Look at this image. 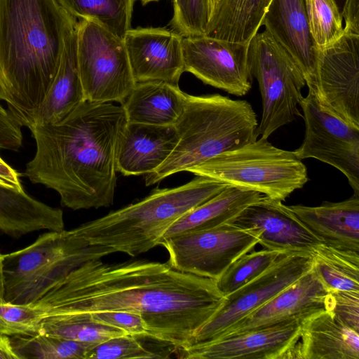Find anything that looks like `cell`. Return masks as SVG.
<instances>
[{"label": "cell", "instance_id": "1", "mask_svg": "<svg viewBox=\"0 0 359 359\" xmlns=\"http://www.w3.org/2000/svg\"><path fill=\"white\" fill-rule=\"evenodd\" d=\"M224 296L217 281L143 260L107 264L90 259L57 281L33 304L45 318L57 314L128 311L140 315L147 338L171 346H190Z\"/></svg>", "mask_w": 359, "mask_h": 359}, {"label": "cell", "instance_id": "2", "mask_svg": "<svg viewBox=\"0 0 359 359\" xmlns=\"http://www.w3.org/2000/svg\"><path fill=\"white\" fill-rule=\"evenodd\" d=\"M127 123L121 105L85 100L58 122L32 125L36 151L25 175L57 191L62 205L73 210L111 206Z\"/></svg>", "mask_w": 359, "mask_h": 359}, {"label": "cell", "instance_id": "3", "mask_svg": "<svg viewBox=\"0 0 359 359\" xmlns=\"http://www.w3.org/2000/svg\"><path fill=\"white\" fill-rule=\"evenodd\" d=\"M77 19L56 0H0V100L28 128Z\"/></svg>", "mask_w": 359, "mask_h": 359}, {"label": "cell", "instance_id": "4", "mask_svg": "<svg viewBox=\"0 0 359 359\" xmlns=\"http://www.w3.org/2000/svg\"><path fill=\"white\" fill-rule=\"evenodd\" d=\"M227 184L196 176L173 188L155 189L143 199L73 229L89 245L135 257L159 245L168 228Z\"/></svg>", "mask_w": 359, "mask_h": 359}, {"label": "cell", "instance_id": "5", "mask_svg": "<svg viewBox=\"0 0 359 359\" xmlns=\"http://www.w3.org/2000/svg\"><path fill=\"white\" fill-rule=\"evenodd\" d=\"M174 126L177 143L167 159L146 175V186L187 172L258 138L257 116L251 104L220 94L188 95L184 111Z\"/></svg>", "mask_w": 359, "mask_h": 359}, {"label": "cell", "instance_id": "6", "mask_svg": "<svg viewBox=\"0 0 359 359\" xmlns=\"http://www.w3.org/2000/svg\"><path fill=\"white\" fill-rule=\"evenodd\" d=\"M114 252L89 245L72 229L44 233L26 248L3 254L4 302L34 303L83 263Z\"/></svg>", "mask_w": 359, "mask_h": 359}, {"label": "cell", "instance_id": "7", "mask_svg": "<svg viewBox=\"0 0 359 359\" xmlns=\"http://www.w3.org/2000/svg\"><path fill=\"white\" fill-rule=\"evenodd\" d=\"M187 172L281 202L309 180L306 167L294 151L276 147L264 137L218 154Z\"/></svg>", "mask_w": 359, "mask_h": 359}, {"label": "cell", "instance_id": "8", "mask_svg": "<svg viewBox=\"0 0 359 359\" xmlns=\"http://www.w3.org/2000/svg\"><path fill=\"white\" fill-rule=\"evenodd\" d=\"M251 74L259 87L262 113L257 136L268 138L301 116L297 108L305 79L287 51L266 30L257 32L249 43Z\"/></svg>", "mask_w": 359, "mask_h": 359}, {"label": "cell", "instance_id": "9", "mask_svg": "<svg viewBox=\"0 0 359 359\" xmlns=\"http://www.w3.org/2000/svg\"><path fill=\"white\" fill-rule=\"evenodd\" d=\"M77 60L86 100L121 104L135 85L123 39L99 22L78 20Z\"/></svg>", "mask_w": 359, "mask_h": 359}, {"label": "cell", "instance_id": "10", "mask_svg": "<svg viewBox=\"0 0 359 359\" xmlns=\"http://www.w3.org/2000/svg\"><path fill=\"white\" fill-rule=\"evenodd\" d=\"M259 244L258 237L232 223L162 239L172 268L217 280L228 267Z\"/></svg>", "mask_w": 359, "mask_h": 359}, {"label": "cell", "instance_id": "11", "mask_svg": "<svg viewBox=\"0 0 359 359\" xmlns=\"http://www.w3.org/2000/svg\"><path fill=\"white\" fill-rule=\"evenodd\" d=\"M311 267V253H283L262 274L225 296L220 307L196 332L189 346L221 337L233 325L294 283Z\"/></svg>", "mask_w": 359, "mask_h": 359}, {"label": "cell", "instance_id": "12", "mask_svg": "<svg viewBox=\"0 0 359 359\" xmlns=\"http://www.w3.org/2000/svg\"><path fill=\"white\" fill-rule=\"evenodd\" d=\"M299 105L305 135L294 151L295 155L301 160L312 158L334 167L347 178L354 194L359 195V128L323 109L311 91Z\"/></svg>", "mask_w": 359, "mask_h": 359}, {"label": "cell", "instance_id": "13", "mask_svg": "<svg viewBox=\"0 0 359 359\" xmlns=\"http://www.w3.org/2000/svg\"><path fill=\"white\" fill-rule=\"evenodd\" d=\"M311 93L323 109L359 128V34L345 32L332 44L316 47Z\"/></svg>", "mask_w": 359, "mask_h": 359}, {"label": "cell", "instance_id": "14", "mask_svg": "<svg viewBox=\"0 0 359 359\" xmlns=\"http://www.w3.org/2000/svg\"><path fill=\"white\" fill-rule=\"evenodd\" d=\"M249 43L233 42L205 35L183 36L184 72L203 83L236 96L251 89Z\"/></svg>", "mask_w": 359, "mask_h": 359}, {"label": "cell", "instance_id": "15", "mask_svg": "<svg viewBox=\"0 0 359 359\" xmlns=\"http://www.w3.org/2000/svg\"><path fill=\"white\" fill-rule=\"evenodd\" d=\"M301 320H292L224 336L177 351L187 359L290 358L301 334Z\"/></svg>", "mask_w": 359, "mask_h": 359}, {"label": "cell", "instance_id": "16", "mask_svg": "<svg viewBox=\"0 0 359 359\" xmlns=\"http://www.w3.org/2000/svg\"><path fill=\"white\" fill-rule=\"evenodd\" d=\"M183 36L172 29L137 27L123 41L135 83L163 81L179 85L184 72Z\"/></svg>", "mask_w": 359, "mask_h": 359}, {"label": "cell", "instance_id": "17", "mask_svg": "<svg viewBox=\"0 0 359 359\" xmlns=\"http://www.w3.org/2000/svg\"><path fill=\"white\" fill-rule=\"evenodd\" d=\"M229 223L255 234L265 249L281 253L312 254L323 244L287 205L265 196Z\"/></svg>", "mask_w": 359, "mask_h": 359}, {"label": "cell", "instance_id": "18", "mask_svg": "<svg viewBox=\"0 0 359 359\" xmlns=\"http://www.w3.org/2000/svg\"><path fill=\"white\" fill-rule=\"evenodd\" d=\"M327 294L328 291L311 269L271 300L233 325L221 337L287 320L303 321L312 314L325 310Z\"/></svg>", "mask_w": 359, "mask_h": 359}, {"label": "cell", "instance_id": "19", "mask_svg": "<svg viewBox=\"0 0 359 359\" xmlns=\"http://www.w3.org/2000/svg\"><path fill=\"white\" fill-rule=\"evenodd\" d=\"M302 71L309 90L315 87L316 46L310 32L304 0H271L262 22Z\"/></svg>", "mask_w": 359, "mask_h": 359}, {"label": "cell", "instance_id": "20", "mask_svg": "<svg viewBox=\"0 0 359 359\" xmlns=\"http://www.w3.org/2000/svg\"><path fill=\"white\" fill-rule=\"evenodd\" d=\"M177 141L174 126L128 122L118 147L117 171L125 176L149 174L167 159Z\"/></svg>", "mask_w": 359, "mask_h": 359}, {"label": "cell", "instance_id": "21", "mask_svg": "<svg viewBox=\"0 0 359 359\" xmlns=\"http://www.w3.org/2000/svg\"><path fill=\"white\" fill-rule=\"evenodd\" d=\"M287 206L323 244L359 253V195L318 206Z\"/></svg>", "mask_w": 359, "mask_h": 359}, {"label": "cell", "instance_id": "22", "mask_svg": "<svg viewBox=\"0 0 359 359\" xmlns=\"http://www.w3.org/2000/svg\"><path fill=\"white\" fill-rule=\"evenodd\" d=\"M290 358L359 359V332L323 310L302 322L300 338Z\"/></svg>", "mask_w": 359, "mask_h": 359}, {"label": "cell", "instance_id": "23", "mask_svg": "<svg viewBox=\"0 0 359 359\" xmlns=\"http://www.w3.org/2000/svg\"><path fill=\"white\" fill-rule=\"evenodd\" d=\"M187 95L179 85L163 81L136 83L121 105L129 123L175 126L184 111Z\"/></svg>", "mask_w": 359, "mask_h": 359}, {"label": "cell", "instance_id": "24", "mask_svg": "<svg viewBox=\"0 0 359 359\" xmlns=\"http://www.w3.org/2000/svg\"><path fill=\"white\" fill-rule=\"evenodd\" d=\"M85 100L77 60L76 25L65 36L57 71L32 125L58 122Z\"/></svg>", "mask_w": 359, "mask_h": 359}, {"label": "cell", "instance_id": "25", "mask_svg": "<svg viewBox=\"0 0 359 359\" xmlns=\"http://www.w3.org/2000/svg\"><path fill=\"white\" fill-rule=\"evenodd\" d=\"M43 229L64 230L62 211L34 199L24 189L0 184V232L18 238Z\"/></svg>", "mask_w": 359, "mask_h": 359}, {"label": "cell", "instance_id": "26", "mask_svg": "<svg viewBox=\"0 0 359 359\" xmlns=\"http://www.w3.org/2000/svg\"><path fill=\"white\" fill-rule=\"evenodd\" d=\"M263 196L255 191L227 185L217 195L182 216L168 228L161 241L229 223L245 208Z\"/></svg>", "mask_w": 359, "mask_h": 359}, {"label": "cell", "instance_id": "27", "mask_svg": "<svg viewBox=\"0 0 359 359\" xmlns=\"http://www.w3.org/2000/svg\"><path fill=\"white\" fill-rule=\"evenodd\" d=\"M271 0H219L211 11L205 34L247 43L258 32Z\"/></svg>", "mask_w": 359, "mask_h": 359}, {"label": "cell", "instance_id": "28", "mask_svg": "<svg viewBox=\"0 0 359 359\" xmlns=\"http://www.w3.org/2000/svg\"><path fill=\"white\" fill-rule=\"evenodd\" d=\"M311 255V269L328 292H359L358 252L321 244Z\"/></svg>", "mask_w": 359, "mask_h": 359}, {"label": "cell", "instance_id": "29", "mask_svg": "<svg viewBox=\"0 0 359 359\" xmlns=\"http://www.w3.org/2000/svg\"><path fill=\"white\" fill-rule=\"evenodd\" d=\"M76 19L95 20L123 38L131 28L135 0H56Z\"/></svg>", "mask_w": 359, "mask_h": 359}, {"label": "cell", "instance_id": "30", "mask_svg": "<svg viewBox=\"0 0 359 359\" xmlns=\"http://www.w3.org/2000/svg\"><path fill=\"white\" fill-rule=\"evenodd\" d=\"M39 333L95 345L113 337L128 334L121 329L95 321L90 313L48 316L41 322Z\"/></svg>", "mask_w": 359, "mask_h": 359}, {"label": "cell", "instance_id": "31", "mask_svg": "<svg viewBox=\"0 0 359 359\" xmlns=\"http://www.w3.org/2000/svg\"><path fill=\"white\" fill-rule=\"evenodd\" d=\"M10 337L18 359H86L95 345L41 333Z\"/></svg>", "mask_w": 359, "mask_h": 359}, {"label": "cell", "instance_id": "32", "mask_svg": "<svg viewBox=\"0 0 359 359\" xmlns=\"http://www.w3.org/2000/svg\"><path fill=\"white\" fill-rule=\"evenodd\" d=\"M283 254L264 248L243 255L216 280L219 290L224 297L231 294L267 270Z\"/></svg>", "mask_w": 359, "mask_h": 359}, {"label": "cell", "instance_id": "33", "mask_svg": "<svg viewBox=\"0 0 359 359\" xmlns=\"http://www.w3.org/2000/svg\"><path fill=\"white\" fill-rule=\"evenodd\" d=\"M311 34L317 48H323L344 34L343 18L335 0H304Z\"/></svg>", "mask_w": 359, "mask_h": 359}, {"label": "cell", "instance_id": "34", "mask_svg": "<svg viewBox=\"0 0 359 359\" xmlns=\"http://www.w3.org/2000/svg\"><path fill=\"white\" fill-rule=\"evenodd\" d=\"M171 29L182 36L204 35L210 19V0H174Z\"/></svg>", "mask_w": 359, "mask_h": 359}, {"label": "cell", "instance_id": "35", "mask_svg": "<svg viewBox=\"0 0 359 359\" xmlns=\"http://www.w3.org/2000/svg\"><path fill=\"white\" fill-rule=\"evenodd\" d=\"M44 318L43 311L32 303H0V334L8 336L36 334Z\"/></svg>", "mask_w": 359, "mask_h": 359}, {"label": "cell", "instance_id": "36", "mask_svg": "<svg viewBox=\"0 0 359 359\" xmlns=\"http://www.w3.org/2000/svg\"><path fill=\"white\" fill-rule=\"evenodd\" d=\"M166 353L150 350L139 341V337L125 334L92 346L86 359L165 358L168 357Z\"/></svg>", "mask_w": 359, "mask_h": 359}, {"label": "cell", "instance_id": "37", "mask_svg": "<svg viewBox=\"0 0 359 359\" xmlns=\"http://www.w3.org/2000/svg\"><path fill=\"white\" fill-rule=\"evenodd\" d=\"M325 310L341 325L359 332V292H328Z\"/></svg>", "mask_w": 359, "mask_h": 359}, {"label": "cell", "instance_id": "38", "mask_svg": "<svg viewBox=\"0 0 359 359\" xmlns=\"http://www.w3.org/2000/svg\"><path fill=\"white\" fill-rule=\"evenodd\" d=\"M96 322L122 330L128 334L147 338V325L142 317L128 311H104L90 313Z\"/></svg>", "mask_w": 359, "mask_h": 359}, {"label": "cell", "instance_id": "39", "mask_svg": "<svg viewBox=\"0 0 359 359\" xmlns=\"http://www.w3.org/2000/svg\"><path fill=\"white\" fill-rule=\"evenodd\" d=\"M21 124L0 104V149L18 150L22 145Z\"/></svg>", "mask_w": 359, "mask_h": 359}, {"label": "cell", "instance_id": "40", "mask_svg": "<svg viewBox=\"0 0 359 359\" xmlns=\"http://www.w3.org/2000/svg\"><path fill=\"white\" fill-rule=\"evenodd\" d=\"M341 13L344 31L359 34V0H344Z\"/></svg>", "mask_w": 359, "mask_h": 359}, {"label": "cell", "instance_id": "41", "mask_svg": "<svg viewBox=\"0 0 359 359\" xmlns=\"http://www.w3.org/2000/svg\"><path fill=\"white\" fill-rule=\"evenodd\" d=\"M20 177V174L0 156V184L22 190L23 187L21 185Z\"/></svg>", "mask_w": 359, "mask_h": 359}, {"label": "cell", "instance_id": "42", "mask_svg": "<svg viewBox=\"0 0 359 359\" xmlns=\"http://www.w3.org/2000/svg\"><path fill=\"white\" fill-rule=\"evenodd\" d=\"M0 359H18L15 354L10 336L0 334Z\"/></svg>", "mask_w": 359, "mask_h": 359}, {"label": "cell", "instance_id": "43", "mask_svg": "<svg viewBox=\"0 0 359 359\" xmlns=\"http://www.w3.org/2000/svg\"><path fill=\"white\" fill-rule=\"evenodd\" d=\"M4 302V277L3 271V254L0 252V303Z\"/></svg>", "mask_w": 359, "mask_h": 359}, {"label": "cell", "instance_id": "44", "mask_svg": "<svg viewBox=\"0 0 359 359\" xmlns=\"http://www.w3.org/2000/svg\"><path fill=\"white\" fill-rule=\"evenodd\" d=\"M219 0H210V8L211 11L213 10V8L215 7L217 4L218 3Z\"/></svg>", "mask_w": 359, "mask_h": 359}, {"label": "cell", "instance_id": "45", "mask_svg": "<svg viewBox=\"0 0 359 359\" xmlns=\"http://www.w3.org/2000/svg\"><path fill=\"white\" fill-rule=\"evenodd\" d=\"M138 1H140L142 5H146L150 2L158 1L159 0H138Z\"/></svg>", "mask_w": 359, "mask_h": 359}, {"label": "cell", "instance_id": "46", "mask_svg": "<svg viewBox=\"0 0 359 359\" xmlns=\"http://www.w3.org/2000/svg\"><path fill=\"white\" fill-rule=\"evenodd\" d=\"M335 1L337 4V5L341 11L344 0H335Z\"/></svg>", "mask_w": 359, "mask_h": 359}, {"label": "cell", "instance_id": "47", "mask_svg": "<svg viewBox=\"0 0 359 359\" xmlns=\"http://www.w3.org/2000/svg\"><path fill=\"white\" fill-rule=\"evenodd\" d=\"M172 1H173L174 0H172Z\"/></svg>", "mask_w": 359, "mask_h": 359}]
</instances>
